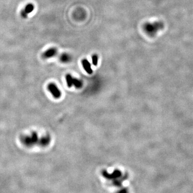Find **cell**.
<instances>
[{"mask_svg":"<svg viewBox=\"0 0 193 193\" xmlns=\"http://www.w3.org/2000/svg\"><path fill=\"white\" fill-rule=\"evenodd\" d=\"M60 60L63 62H67L70 60V56L67 54H63L60 58Z\"/></svg>","mask_w":193,"mask_h":193,"instance_id":"obj_10","label":"cell"},{"mask_svg":"<svg viewBox=\"0 0 193 193\" xmlns=\"http://www.w3.org/2000/svg\"><path fill=\"white\" fill-rule=\"evenodd\" d=\"M164 27V24L161 22H155L154 23L148 24L145 26V30L150 34H155L163 29Z\"/></svg>","mask_w":193,"mask_h":193,"instance_id":"obj_2","label":"cell"},{"mask_svg":"<svg viewBox=\"0 0 193 193\" xmlns=\"http://www.w3.org/2000/svg\"><path fill=\"white\" fill-rule=\"evenodd\" d=\"M66 81L67 83V85L69 87H71V86L73 85V79L74 77L71 76V75L70 74L67 75L66 76Z\"/></svg>","mask_w":193,"mask_h":193,"instance_id":"obj_8","label":"cell"},{"mask_svg":"<svg viewBox=\"0 0 193 193\" xmlns=\"http://www.w3.org/2000/svg\"><path fill=\"white\" fill-rule=\"evenodd\" d=\"M73 85H74V86L77 89H80L83 86L82 81L79 80L77 78H74V79H73Z\"/></svg>","mask_w":193,"mask_h":193,"instance_id":"obj_9","label":"cell"},{"mask_svg":"<svg viewBox=\"0 0 193 193\" xmlns=\"http://www.w3.org/2000/svg\"><path fill=\"white\" fill-rule=\"evenodd\" d=\"M82 63L83 67L84 69L87 72V73H88L89 74H92V70L90 62L88 61L86 59H83Z\"/></svg>","mask_w":193,"mask_h":193,"instance_id":"obj_5","label":"cell"},{"mask_svg":"<svg viewBox=\"0 0 193 193\" xmlns=\"http://www.w3.org/2000/svg\"><path fill=\"white\" fill-rule=\"evenodd\" d=\"M47 89L54 98L59 99L61 97V92L55 84L53 83H49L47 86Z\"/></svg>","mask_w":193,"mask_h":193,"instance_id":"obj_3","label":"cell"},{"mask_svg":"<svg viewBox=\"0 0 193 193\" xmlns=\"http://www.w3.org/2000/svg\"><path fill=\"white\" fill-rule=\"evenodd\" d=\"M50 137L48 135H47L39 139L38 144L42 147H46L49 145L50 142Z\"/></svg>","mask_w":193,"mask_h":193,"instance_id":"obj_4","label":"cell"},{"mask_svg":"<svg viewBox=\"0 0 193 193\" xmlns=\"http://www.w3.org/2000/svg\"><path fill=\"white\" fill-rule=\"evenodd\" d=\"M56 49L55 48H50L46 51L43 54V57L44 58H50L53 57L56 54Z\"/></svg>","mask_w":193,"mask_h":193,"instance_id":"obj_6","label":"cell"},{"mask_svg":"<svg viewBox=\"0 0 193 193\" xmlns=\"http://www.w3.org/2000/svg\"><path fill=\"white\" fill-rule=\"evenodd\" d=\"M39 138L36 132H31L30 135L22 136L21 137V142L25 147L31 148L36 144H38Z\"/></svg>","mask_w":193,"mask_h":193,"instance_id":"obj_1","label":"cell"},{"mask_svg":"<svg viewBox=\"0 0 193 193\" xmlns=\"http://www.w3.org/2000/svg\"><path fill=\"white\" fill-rule=\"evenodd\" d=\"M34 6L32 4H28L25 8L24 11L23 12V16H25L26 14H28L30 12H32L33 10Z\"/></svg>","mask_w":193,"mask_h":193,"instance_id":"obj_7","label":"cell"},{"mask_svg":"<svg viewBox=\"0 0 193 193\" xmlns=\"http://www.w3.org/2000/svg\"><path fill=\"white\" fill-rule=\"evenodd\" d=\"M92 63L94 66H96L98 63V55L97 54H93L92 55Z\"/></svg>","mask_w":193,"mask_h":193,"instance_id":"obj_11","label":"cell"}]
</instances>
